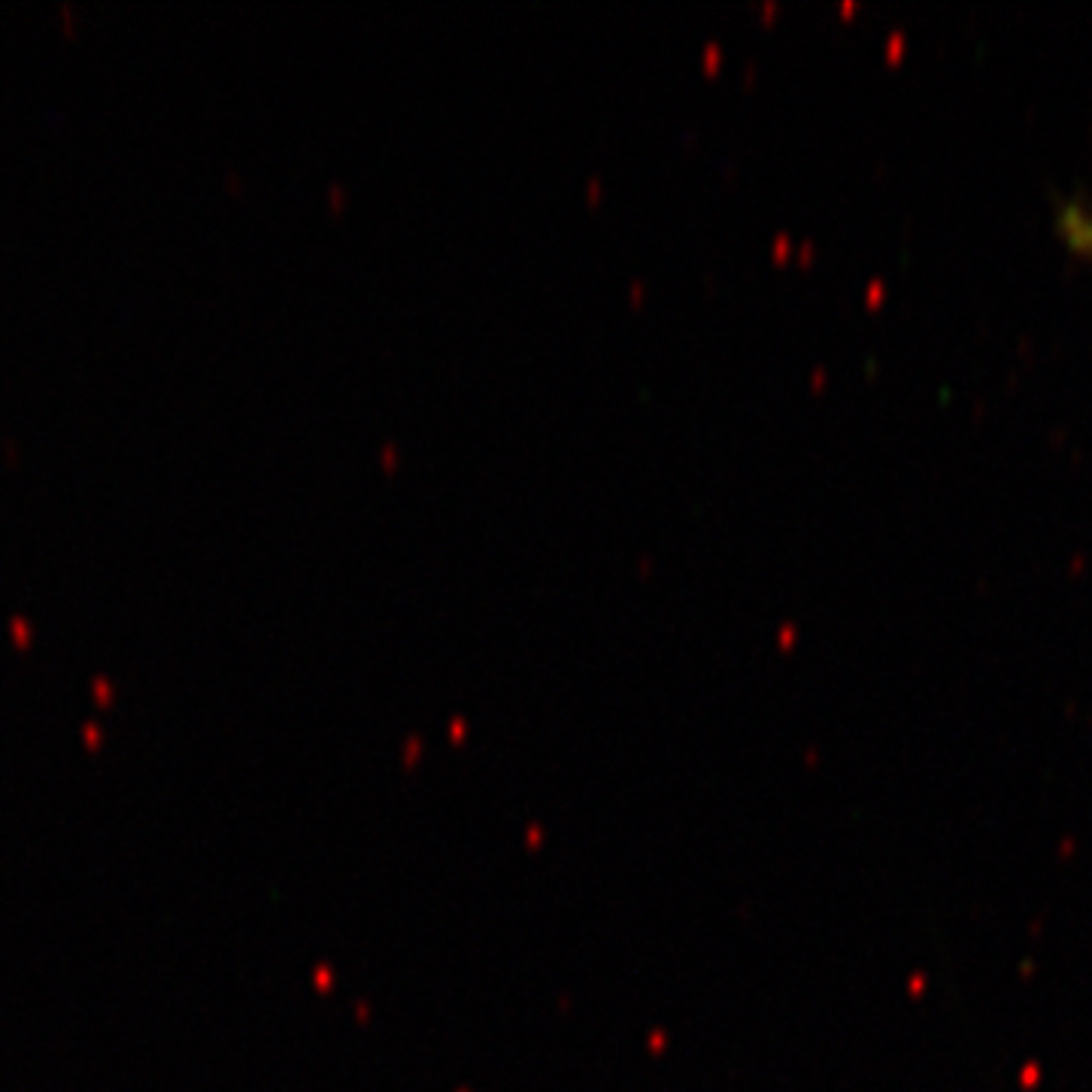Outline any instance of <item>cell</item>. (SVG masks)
I'll return each mask as SVG.
<instances>
[{
	"instance_id": "1",
	"label": "cell",
	"mask_w": 1092,
	"mask_h": 1092,
	"mask_svg": "<svg viewBox=\"0 0 1092 1092\" xmlns=\"http://www.w3.org/2000/svg\"><path fill=\"white\" fill-rule=\"evenodd\" d=\"M1056 237L1074 258L1092 264V203L1080 198H1069L1056 207L1053 216Z\"/></svg>"
}]
</instances>
